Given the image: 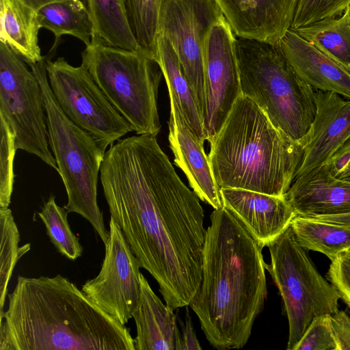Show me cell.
Instances as JSON below:
<instances>
[{
  "instance_id": "cell-1",
  "label": "cell",
  "mask_w": 350,
  "mask_h": 350,
  "mask_svg": "<svg viewBox=\"0 0 350 350\" xmlns=\"http://www.w3.org/2000/svg\"><path fill=\"white\" fill-rule=\"evenodd\" d=\"M112 218L173 310L189 306L202 280L206 229L195 192L181 180L156 136L109 147L99 175Z\"/></svg>"
},
{
  "instance_id": "cell-2",
  "label": "cell",
  "mask_w": 350,
  "mask_h": 350,
  "mask_svg": "<svg viewBox=\"0 0 350 350\" xmlns=\"http://www.w3.org/2000/svg\"><path fill=\"white\" fill-rule=\"evenodd\" d=\"M210 219L201 284L189 306L211 346L241 349L247 342L267 295L265 246L225 206L214 209Z\"/></svg>"
},
{
  "instance_id": "cell-3",
  "label": "cell",
  "mask_w": 350,
  "mask_h": 350,
  "mask_svg": "<svg viewBox=\"0 0 350 350\" xmlns=\"http://www.w3.org/2000/svg\"><path fill=\"white\" fill-rule=\"evenodd\" d=\"M0 314V350H135L131 330L68 278L19 275Z\"/></svg>"
},
{
  "instance_id": "cell-4",
  "label": "cell",
  "mask_w": 350,
  "mask_h": 350,
  "mask_svg": "<svg viewBox=\"0 0 350 350\" xmlns=\"http://www.w3.org/2000/svg\"><path fill=\"white\" fill-rule=\"evenodd\" d=\"M208 155L219 189L283 196L299 168L304 148L277 129L260 107L241 94Z\"/></svg>"
},
{
  "instance_id": "cell-5",
  "label": "cell",
  "mask_w": 350,
  "mask_h": 350,
  "mask_svg": "<svg viewBox=\"0 0 350 350\" xmlns=\"http://www.w3.org/2000/svg\"><path fill=\"white\" fill-rule=\"evenodd\" d=\"M241 94L254 101L271 123L301 142L315 116V90L299 77L278 43L237 37Z\"/></svg>"
},
{
  "instance_id": "cell-6",
  "label": "cell",
  "mask_w": 350,
  "mask_h": 350,
  "mask_svg": "<svg viewBox=\"0 0 350 350\" xmlns=\"http://www.w3.org/2000/svg\"><path fill=\"white\" fill-rule=\"evenodd\" d=\"M83 66L137 135L157 136L161 125L157 96L163 72L153 55L105 43L93 35Z\"/></svg>"
},
{
  "instance_id": "cell-7",
  "label": "cell",
  "mask_w": 350,
  "mask_h": 350,
  "mask_svg": "<svg viewBox=\"0 0 350 350\" xmlns=\"http://www.w3.org/2000/svg\"><path fill=\"white\" fill-rule=\"evenodd\" d=\"M29 66L44 98L49 144L68 198L64 207L68 213H76L88 220L105 245L109 231L97 202V186L106 151L59 107L48 81L45 58Z\"/></svg>"
},
{
  "instance_id": "cell-8",
  "label": "cell",
  "mask_w": 350,
  "mask_h": 350,
  "mask_svg": "<svg viewBox=\"0 0 350 350\" xmlns=\"http://www.w3.org/2000/svg\"><path fill=\"white\" fill-rule=\"evenodd\" d=\"M267 247L266 270L282 297L288 321L286 349L293 350L314 318L338 310L340 296L297 242L291 224Z\"/></svg>"
},
{
  "instance_id": "cell-9",
  "label": "cell",
  "mask_w": 350,
  "mask_h": 350,
  "mask_svg": "<svg viewBox=\"0 0 350 350\" xmlns=\"http://www.w3.org/2000/svg\"><path fill=\"white\" fill-rule=\"evenodd\" d=\"M26 64L8 45L0 42V116L13 130L16 150L38 157L57 171L49 148L42 88Z\"/></svg>"
},
{
  "instance_id": "cell-10",
  "label": "cell",
  "mask_w": 350,
  "mask_h": 350,
  "mask_svg": "<svg viewBox=\"0 0 350 350\" xmlns=\"http://www.w3.org/2000/svg\"><path fill=\"white\" fill-rule=\"evenodd\" d=\"M48 81L63 113L106 150L133 131L131 124L113 107L83 66H73L64 57L46 59Z\"/></svg>"
},
{
  "instance_id": "cell-11",
  "label": "cell",
  "mask_w": 350,
  "mask_h": 350,
  "mask_svg": "<svg viewBox=\"0 0 350 350\" xmlns=\"http://www.w3.org/2000/svg\"><path fill=\"white\" fill-rule=\"evenodd\" d=\"M223 14L215 0H161L157 34L173 46L203 116L205 57L210 31Z\"/></svg>"
},
{
  "instance_id": "cell-12",
  "label": "cell",
  "mask_w": 350,
  "mask_h": 350,
  "mask_svg": "<svg viewBox=\"0 0 350 350\" xmlns=\"http://www.w3.org/2000/svg\"><path fill=\"white\" fill-rule=\"evenodd\" d=\"M98 274L82 290L108 314L126 325L133 318L141 293L140 263L123 232L112 219Z\"/></svg>"
},
{
  "instance_id": "cell-13",
  "label": "cell",
  "mask_w": 350,
  "mask_h": 350,
  "mask_svg": "<svg viewBox=\"0 0 350 350\" xmlns=\"http://www.w3.org/2000/svg\"><path fill=\"white\" fill-rule=\"evenodd\" d=\"M235 40V35L224 16L214 25L208 37L202 120L209 144L241 94Z\"/></svg>"
},
{
  "instance_id": "cell-14",
  "label": "cell",
  "mask_w": 350,
  "mask_h": 350,
  "mask_svg": "<svg viewBox=\"0 0 350 350\" xmlns=\"http://www.w3.org/2000/svg\"><path fill=\"white\" fill-rule=\"evenodd\" d=\"M316 113L301 140L302 160L296 176L325 164L350 137V99L315 90Z\"/></svg>"
},
{
  "instance_id": "cell-15",
  "label": "cell",
  "mask_w": 350,
  "mask_h": 350,
  "mask_svg": "<svg viewBox=\"0 0 350 350\" xmlns=\"http://www.w3.org/2000/svg\"><path fill=\"white\" fill-rule=\"evenodd\" d=\"M170 147L174 163L184 172L192 190L214 209L224 207L220 189L214 178L204 144L191 131L176 100L170 98Z\"/></svg>"
},
{
  "instance_id": "cell-16",
  "label": "cell",
  "mask_w": 350,
  "mask_h": 350,
  "mask_svg": "<svg viewBox=\"0 0 350 350\" xmlns=\"http://www.w3.org/2000/svg\"><path fill=\"white\" fill-rule=\"evenodd\" d=\"M299 0H215L237 37L278 43Z\"/></svg>"
},
{
  "instance_id": "cell-17",
  "label": "cell",
  "mask_w": 350,
  "mask_h": 350,
  "mask_svg": "<svg viewBox=\"0 0 350 350\" xmlns=\"http://www.w3.org/2000/svg\"><path fill=\"white\" fill-rule=\"evenodd\" d=\"M296 215L350 213V177L333 176L325 165L297 176L285 194Z\"/></svg>"
},
{
  "instance_id": "cell-18",
  "label": "cell",
  "mask_w": 350,
  "mask_h": 350,
  "mask_svg": "<svg viewBox=\"0 0 350 350\" xmlns=\"http://www.w3.org/2000/svg\"><path fill=\"white\" fill-rule=\"evenodd\" d=\"M224 206L237 215L267 246L296 216L285 195L277 196L240 189H220Z\"/></svg>"
},
{
  "instance_id": "cell-19",
  "label": "cell",
  "mask_w": 350,
  "mask_h": 350,
  "mask_svg": "<svg viewBox=\"0 0 350 350\" xmlns=\"http://www.w3.org/2000/svg\"><path fill=\"white\" fill-rule=\"evenodd\" d=\"M279 44L297 75L315 90L334 92L350 99V72L342 66L291 28Z\"/></svg>"
},
{
  "instance_id": "cell-20",
  "label": "cell",
  "mask_w": 350,
  "mask_h": 350,
  "mask_svg": "<svg viewBox=\"0 0 350 350\" xmlns=\"http://www.w3.org/2000/svg\"><path fill=\"white\" fill-rule=\"evenodd\" d=\"M139 278L140 297L133 316L137 332L135 350H175L179 332L177 316L154 293L142 273Z\"/></svg>"
},
{
  "instance_id": "cell-21",
  "label": "cell",
  "mask_w": 350,
  "mask_h": 350,
  "mask_svg": "<svg viewBox=\"0 0 350 350\" xmlns=\"http://www.w3.org/2000/svg\"><path fill=\"white\" fill-rule=\"evenodd\" d=\"M40 29L37 10L23 0H0V42L28 65L44 58L38 44Z\"/></svg>"
},
{
  "instance_id": "cell-22",
  "label": "cell",
  "mask_w": 350,
  "mask_h": 350,
  "mask_svg": "<svg viewBox=\"0 0 350 350\" xmlns=\"http://www.w3.org/2000/svg\"><path fill=\"white\" fill-rule=\"evenodd\" d=\"M155 59L162 70L170 98L176 100L191 131L204 144L206 139L203 120L193 90L173 46L160 34L156 37Z\"/></svg>"
},
{
  "instance_id": "cell-23",
  "label": "cell",
  "mask_w": 350,
  "mask_h": 350,
  "mask_svg": "<svg viewBox=\"0 0 350 350\" xmlns=\"http://www.w3.org/2000/svg\"><path fill=\"white\" fill-rule=\"evenodd\" d=\"M37 12L40 27L49 30L55 36L50 53L56 49L63 35L78 38L85 46L90 44L94 27L87 6L81 0L52 2Z\"/></svg>"
},
{
  "instance_id": "cell-24",
  "label": "cell",
  "mask_w": 350,
  "mask_h": 350,
  "mask_svg": "<svg viewBox=\"0 0 350 350\" xmlns=\"http://www.w3.org/2000/svg\"><path fill=\"white\" fill-rule=\"evenodd\" d=\"M94 34L105 43L122 49H144L130 23L126 0H85Z\"/></svg>"
},
{
  "instance_id": "cell-25",
  "label": "cell",
  "mask_w": 350,
  "mask_h": 350,
  "mask_svg": "<svg viewBox=\"0 0 350 350\" xmlns=\"http://www.w3.org/2000/svg\"><path fill=\"white\" fill-rule=\"evenodd\" d=\"M291 226L301 247L323 254L331 261L350 250V228L299 215Z\"/></svg>"
},
{
  "instance_id": "cell-26",
  "label": "cell",
  "mask_w": 350,
  "mask_h": 350,
  "mask_svg": "<svg viewBox=\"0 0 350 350\" xmlns=\"http://www.w3.org/2000/svg\"><path fill=\"white\" fill-rule=\"evenodd\" d=\"M295 31L350 72V18L346 11Z\"/></svg>"
},
{
  "instance_id": "cell-27",
  "label": "cell",
  "mask_w": 350,
  "mask_h": 350,
  "mask_svg": "<svg viewBox=\"0 0 350 350\" xmlns=\"http://www.w3.org/2000/svg\"><path fill=\"white\" fill-rule=\"evenodd\" d=\"M0 314H3L8 286L18 260L31 249L29 243L19 247L20 234L11 209L0 207Z\"/></svg>"
},
{
  "instance_id": "cell-28",
  "label": "cell",
  "mask_w": 350,
  "mask_h": 350,
  "mask_svg": "<svg viewBox=\"0 0 350 350\" xmlns=\"http://www.w3.org/2000/svg\"><path fill=\"white\" fill-rule=\"evenodd\" d=\"M68 213L64 207L56 204L55 197L51 196L38 212V216L57 250L66 258L75 260L81 256L83 249L70 228Z\"/></svg>"
},
{
  "instance_id": "cell-29",
  "label": "cell",
  "mask_w": 350,
  "mask_h": 350,
  "mask_svg": "<svg viewBox=\"0 0 350 350\" xmlns=\"http://www.w3.org/2000/svg\"><path fill=\"white\" fill-rule=\"evenodd\" d=\"M161 0H126L132 29L139 44L155 57Z\"/></svg>"
},
{
  "instance_id": "cell-30",
  "label": "cell",
  "mask_w": 350,
  "mask_h": 350,
  "mask_svg": "<svg viewBox=\"0 0 350 350\" xmlns=\"http://www.w3.org/2000/svg\"><path fill=\"white\" fill-rule=\"evenodd\" d=\"M0 207L8 208L13 191V163L16 148L15 135L7 121L0 116Z\"/></svg>"
},
{
  "instance_id": "cell-31",
  "label": "cell",
  "mask_w": 350,
  "mask_h": 350,
  "mask_svg": "<svg viewBox=\"0 0 350 350\" xmlns=\"http://www.w3.org/2000/svg\"><path fill=\"white\" fill-rule=\"evenodd\" d=\"M350 0H299L291 29L296 30L325 18L342 15Z\"/></svg>"
},
{
  "instance_id": "cell-32",
  "label": "cell",
  "mask_w": 350,
  "mask_h": 350,
  "mask_svg": "<svg viewBox=\"0 0 350 350\" xmlns=\"http://www.w3.org/2000/svg\"><path fill=\"white\" fill-rule=\"evenodd\" d=\"M293 350H338L331 314L314 318Z\"/></svg>"
},
{
  "instance_id": "cell-33",
  "label": "cell",
  "mask_w": 350,
  "mask_h": 350,
  "mask_svg": "<svg viewBox=\"0 0 350 350\" xmlns=\"http://www.w3.org/2000/svg\"><path fill=\"white\" fill-rule=\"evenodd\" d=\"M331 262L327 278L350 308V256L343 254Z\"/></svg>"
},
{
  "instance_id": "cell-34",
  "label": "cell",
  "mask_w": 350,
  "mask_h": 350,
  "mask_svg": "<svg viewBox=\"0 0 350 350\" xmlns=\"http://www.w3.org/2000/svg\"><path fill=\"white\" fill-rule=\"evenodd\" d=\"M189 306L186 307L185 323L177 317L181 327V333L178 332L176 339L175 350H200L202 349L193 327L192 319L189 310Z\"/></svg>"
},
{
  "instance_id": "cell-35",
  "label": "cell",
  "mask_w": 350,
  "mask_h": 350,
  "mask_svg": "<svg viewBox=\"0 0 350 350\" xmlns=\"http://www.w3.org/2000/svg\"><path fill=\"white\" fill-rule=\"evenodd\" d=\"M330 173L337 178L350 177V137L324 164Z\"/></svg>"
},
{
  "instance_id": "cell-36",
  "label": "cell",
  "mask_w": 350,
  "mask_h": 350,
  "mask_svg": "<svg viewBox=\"0 0 350 350\" xmlns=\"http://www.w3.org/2000/svg\"><path fill=\"white\" fill-rule=\"evenodd\" d=\"M331 323L338 350H350V315L338 310L331 314Z\"/></svg>"
},
{
  "instance_id": "cell-37",
  "label": "cell",
  "mask_w": 350,
  "mask_h": 350,
  "mask_svg": "<svg viewBox=\"0 0 350 350\" xmlns=\"http://www.w3.org/2000/svg\"><path fill=\"white\" fill-rule=\"evenodd\" d=\"M308 217L320 221L335 223L342 226L350 228V213L337 215H320Z\"/></svg>"
},
{
  "instance_id": "cell-38",
  "label": "cell",
  "mask_w": 350,
  "mask_h": 350,
  "mask_svg": "<svg viewBox=\"0 0 350 350\" xmlns=\"http://www.w3.org/2000/svg\"><path fill=\"white\" fill-rule=\"evenodd\" d=\"M29 5L38 10L41 7L51 3L52 2L62 1V0H23Z\"/></svg>"
},
{
  "instance_id": "cell-39",
  "label": "cell",
  "mask_w": 350,
  "mask_h": 350,
  "mask_svg": "<svg viewBox=\"0 0 350 350\" xmlns=\"http://www.w3.org/2000/svg\"><path fill=\"white\" fill-rule=\"evenodd\" d=\"M345 11L347 12L349 18H350V4L349 5L347 8V9L345 10Z\"/></svg>"
},
{
  "instance_id": "cell-40",
  "label": "cell",
  "mask_w": 350,
  "mask_h": 350,
  "mask_svg": "<svg viewBox=\"0 0 350 350\" xmlns=\"http://www.w3.org/2000/svg\"><path fill=\"white\" fill-rule=\"evenodd\" d=\"M344 254H347V256H350V250H349V251H348V252H345V253H344Z\"/></svg>"
}]
</instances>
